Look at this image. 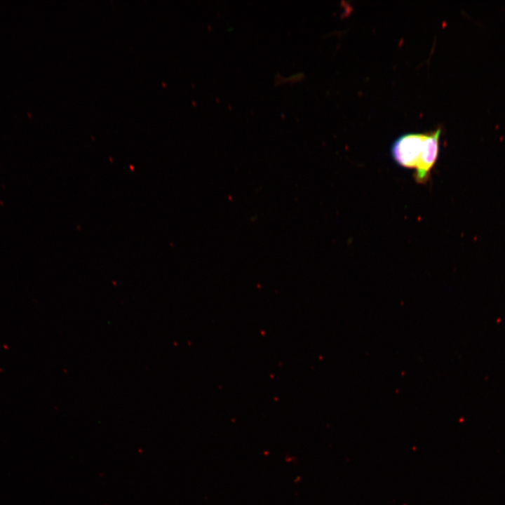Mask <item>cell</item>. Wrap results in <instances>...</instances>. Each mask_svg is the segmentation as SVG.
I'll return each mask as SVG.
<instances>
[{"label":"cell","mask_w":505,"mask_h":505,"mask_svg":"<svg viewBox=\"0 0 505 505\" xmlns=\"http://www.w3.org/2000/svg\"><path fill=\"white\" fill-rule=\"evenodd\" d=\"M440 129L426 133L418 164L415 168V180L424 184L428 180L431 168L436 162L439 151Z\"/></svg>","instance_id":"2"},{"label":"cell","mask_w":505,"mask_h":505,"mask_svg":"<svg viewBox=\"0 0 505 505\" xmlns=\"http://www.w3.org/2000/svg\"><path fill=\"white\" fill-rule=\"evenodd\" d=\"M426 134L407 133L400 136L393 143L391 154L400 166L415 169L421 155Z\"/></svg>","instance_id":"1"}]
</instances>
